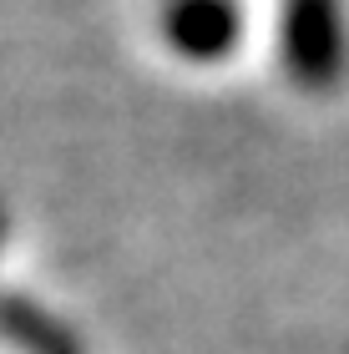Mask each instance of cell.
Returning <instances> with one entry per match:
<instances>
[{"label": "cell", "instance_id": "277c9868", "mask_svg": "<svg viewBox=\"0 0 349 354\" xmlns=\"http://www.w3.org/2000/svg\"><path fill=\"white\" fill-rule=\"evenodd\" d=\"M0 238H6V203H0Z\"/></svg>", "mask_w": 349, "mask_h": 354}, {"label": "cell", "instance_id": "3957f363", "mask_svg": "<svg viewBox=\"0 0 349 354\" xmlns=\"http://www.w3.org/2000/svg\"><path fill=\"white\" fill-rule=\"evenodd\" d=\"M0 334L26 354H82L66 324H56L26 299H0Z\"/></svg>", "mask_w": 349, "mask_h": 354}, {"label": "cell", "instance_id": "7a4b0ae2", "mask_svg": "<svg viewBox=\"0 0 349 354\" xmlns=\"http://www.w3.org/2000/svg\"><path fill=\"white\" fill-rule=\"evenodd\" d=\"M157 36L167 41L172 56L193 66H218L243 41V6L238 0H162Z\"/></svg>", "mask_w": 349, "mask_h": 354}, {"label": "cell", "instance_id": "6da1fadb", "mask_svg": "<svg viewBox=\"0 0 349 354\" xmlns=\"http://www.w3.org/2000/svg\"><path fill=\"white\" fill-rule=\"evenodd\" d=\"M279 61L299 91H339L349 76L344 0H279Z\"/></svg>", "mask_w": 349, "mask_h": 354}]
</instances>
